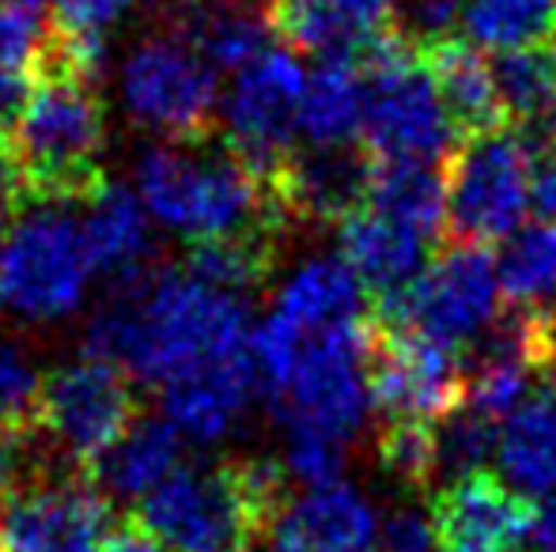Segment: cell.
<instances>
[{
    "label": "cell",
    "instance_id": "1",
    "mask_svg": "<svg viewBox=\"0 0 556 552\" xmlns=\"http://www.w3.org/2000/svg\"><path fill=\"white\" fill-rule=\"evenodd\" d=\"M250 299L190 266L122 280L88 325V356L129 378L167 386L208 363L250 352Z\"/></svg>",
    "mask_w": 556,
    "mask_h": 552
},
{
    "label": "cell",
    "instance_id": "2",
    "mask_svg": "<svg viewBox=\"0 0 556 552\" xmlns=\"http://www.w3.org/2000/svg\"><path fill=\"white\" fill-rule=\"evenodd\" d=\"M137 197L155 228L190 239V246L277 239L288 223L273 178L205 140L148 147L137 163Z\"/></svg>",
    "mask_w": 556,
    "mask_h": 552
},
{
    "label": "cell",
    "instance_id": "3",
    "mask_svg": "<svg viewBox=\"0 0 556 552\" xmlns=\"http://www.w3.org/2000/svg\"><path fill=\"white\" fill-rule=\"evenodd\" d=\"M12 147L23 175V201H88L103 185L106 152V111L96 80L46 57L12 126Z\"/></svg>",
    "mask_w": 556,
    "mask_h": 552
},
{
    "label": "cell",
    "instance_id": "4",
    "mask_svg": "<svg viewBox=\"0 0 556 552\" xmlns=\"http://www.w3.org/2000/svg\"><path fill=\"white\" fill-rule=\"evenodd\" d=\"M285 496L280 462L178 465L137 503V526L163 552H250Z\"/></svg>",
    "mask_w": 556,
    "mask_h": 552
},
{
    "label": "cell",
    "instance_id": "5",
    "mask_svg": "<svg viewBox=\"0 0 556 552\" xmlns=\"http://www.w3.org/2000/svg\"><path fill=\"white\" fill-rule=\"evenodd\" d=\"M364 68V140L371 163H440L458 147V126L413 35H382L359 53Z\"/></svg>",
    "mask_w": 556,
    "mask_h": 552
},
{
    "label": "cell",
    "instance_id": "6",
    "mask_svg": "<svg viewBox=\"0 0 556 552\" xmlns=\"http://www.w3.org/2000/svg\"><path fill=\"white\" fill-rule=\"evenodd\" d=\"M96 261L68 205H35L0 246V299L27 322H58L80 310Z\"/></svg>",
    "mask_w": 556,
    "mask_h": 552
},
{
    "label": "cell",
    "instance_id": "7",
    "mask_svg": "<svg viewBox=\"0 0 556 552\" xmlns=\"http://www.w3.org/2000/svg\"><path fill=\"white\" fill-rule=\"evenodd\" d=\"M122 106L140 129L170 144L205 140L220 114V80L201 50L175 27L148 35L125 53L117 76Z\"/></svg>",
    "mask_w": 556,
    "mask_h": 552
},
{
    "label": "cell",
    "instance_id": "8",
    "mask_svg": "<svg viewBox=\"0 0 556 552\" xmlns=\"http://www.w3.org/2000/svg\"><path fill=\"white\" fill-rule=\"evenodd\" d=\"M534 147L527 133L492 129L462 137L446 167V228L458 243L484 246L522 228L530 208Z\"/></svg>",
    "mask_w": 556,
    "mask_h": 552
},
{
    "label": "cell",
    "instance_id": "9",
    "mask_svg": "<svg viewBox=\"0 0 556 552\" xmlns=\"http://www.w3.org/2000/svg\"><path fill=\"white\" fill-rule=\"evenodd\" d=\"M496 258L484 246L454 243L394 299L379 303L382 325L409 330L446 348H466L496 318Z\"/></svg>",
    "mask_w": 556,
    "mask_h": 552
},
{
    "label": "cell",
    "instance_id": "10",
    "mask_svg": "<svg viewBox=\"0 0 556 552\" xmlns=\"http://www.w3.org/2000/svg\"><path fill=\"white\" fill-rule=\"evenodd\" d=\"M137 420V398L125 371L99 356H80L42 378L35 427L65 462L96 465Z\"/></svg>",
    "mask_w": 556,
    "mask_h": 552
},
{
    "label": "cell",
    "instance_id": "11",
    "mask_svg": "<svg viewBox=\"0 0 556 552\" xmlns=\"http://www.w3.org/2000/svg\"><path fill=\"white\" fill-rule=\"evenodd\" d=\"M303 95H307V73L300 57L285 46L262 50L235 73L231 88L220 99L224 147L273 178L292 159Z\"/></svg>",
    "mask_w": 556,
    "mask_h": 552
},
{
    "label": "cell",
    "instance_id": "12",
    "mask_svg": "<svg viewBox=\"0 0 556 552\" xmlns=\"http://www.w3.org/2000/svg\"><path fill=\"white\" fill-rule=\"evenodd\" d=\"M466 401V363L458 348L409 330L375 325L371 406L387 420L440 424Z\"/></svg>",
    "mask_w": 556,
    "mask_h": 552
},
{
    "label": "cell",
    "instance_id": "13",
    "mask_svg": "<svg viewBox=\"0 0 556 552\" xmlns=\"http://www.w3.org/2000/svg\"><path fill=\"white\" fill-rule=\"evenodd\" d=\"M114 534L111 500L96 480H35L0 508V552H103Z\"/></svg>",
    "mask_w": 556,
    "mask_h": 552
},
{
    "label": "cell",
    "instance_id": "14",
    "mask_svg": "<svg viewBox=\"0 0 556 552\" xmlns=\"http://www.w3.org/2000/svg\"><path fill=\"white\" fill-rule=\"evenodd\" d=\"M443 552H515L534 534V508L492 473H469L432 500Z\"/></svg>",
    "mask_w": 556,
    "mask_h": 552
},
{
    "label": "cell",
    "instance_id": "15",
    "mask_svg": "<svg viewBox=\"0 0 556 552\" xmlns=\"http://www.w3.org/2000/svg\"><path fill=\"white\" fill-rule=\"evenodd\" d=\"M163 390V420L175 427L182 439L213 447L224 442L235 427L247 420L254 398L262 394L254 360L235 356V360L208 363L190 375H178Z\"/></svg>",
    "mask_w": 556,
    "mask_h": 552
},
{
    "label": "cell",
    "instance_id": "16",
    "mask_svg": "<svg viewBox=\"0 0 556 552\" xmlns=\"http://www.w3.org/2000/svg\"><path fill=\"white\" fill-rule=\"evenodd\" d=\"M397 0H273L269 20L285 42L323 57H359L390 35Z\"/></svg>",
    "mask_w": 556,
    "mask_h": 552
},
{
    "label": "cell",
    "instance_id": "17",
    "mask_svg": "<svg viewBox=\"0 0 556 552\" xmlns=\"http://www.w3.org/2000/svg\"><path fill=\"white\" fill-rule=\"evenodd\" d=\"M337 235H341V261L367 292L379 295V303L394 299L428 269V239L367 205L344 216L337 223Z\"/></svg>",
    "mask_w": 556,
    "mask_h": 552
},
{
    "label": "cell",
    "instance_id": "18",
    "mask_svg": "<svg viewBox=\"0 0 556 552\" xmlns=\"http://www.w3.org/2000/svg\"><path fill=\"white\" fill-rule=\"evenodd\" d=\"M269 318L300 333L364 322V284L341 258H307L277 287Z\"/></svg>",
    "mask_w": 556,
    "mask_h": 552
},
{
    "label": "cell",
    "instance_id": "19",
    "mask_svg": "<svg viewBox=\"0 0 556 552\" xmlns=\"http://www.w3.org/2000/svg\"><path fill=\"white\" fill-rule=\"evenodd\" d=\"M420 53H425L428 73H432L446 114H451L462 137L504 129L507 111L500 103L496 73H492V65L481 57V50L473 42L446 35L425 42Z\"/></svg>",
    "mask_w": 556,
    "mask_h": 552
},
{
    "label": "cell",
    "instance_id": "20",
    "mask_svg": "<svg viewBox=\"0 0 556 552\" xmlns=\"http://www.w3.org/2000/svg\"><path fill=\"white\" fill-rule=\"evenodd\" d=\"M84 239H88V254L96 261V273L122 280H132L148 273V258H152V216L140 205L137 190L129 185L103 182L88 197L84 208Z\"/></svg>",
    "mask_w": 556,
    "mask_h": 552
},
{
    "label": "cell",
    "instance_id": "21",
    "mask_svg": "<svg viewBox=\"0 0 556 552\" xmlns=\"http://www.w3.org/2000/svg\"><path fill=\"white\" fill-rule=\"evenodd\" d=\"M170 27L190 38L216 73L224 68L239 73L257 53L269 50V35H277L269 8H257L250 0H178Z\"/></svg>",
    "mask_w": 556,
    "mask_h": 552
},
{
    "label": "cell",
    "instance_id": "22",
    "mask_svg": "<svg viewBox=\"0 0 556 552\" xmlns=\"http://www.w3.org/2000/svg\"><path fill=\"white\" fill-rule=\"evenodd\" d=\"M182 435L155 416H137L129 432L99 458L96 485L106 500H144L182 465Z\"/></svg>",
    "mask_w": 556,
    "mask_h": 552
},
{
    "label": "cell",
    "instance_id": "23",
    "mask_svg": "<svg viewBox=\"0 0 556 552\" xmlns=\"http://www.w3.org/2000/svg\"><path fill=\"white\" fill-rule=\"evenodd\" d=\"M496 462L515 492H556V375L545 378L507 416L496 442Z\"/></svg>",
    "mask_w": 556,
    "mask_h": 552
},
{
    "label": "cell",
    "instance_id": "24",
    "mask_svg": "<svg viewBox=\"0 0 556 552\" xmlns=\"http://www.w3.org/2000/svg\"><path fill=\"white\" fill-rule=\"evenodd\" d=\"M364 126V68L359 57H323L307 76L300 111V137L311 152H341Z\"/></svg>",
    "mask_w": 556,
    "mask_h": 552
},
{
    "label": "cell",
    "instance_id": "25",
    "mask_svg": "<svg viewBox=\"0 0 556 552\" xmlns=\"http://www.w3.org/2000/svg\"><path fill=\"white\" fill-rule=\"evenodd\" d=\"M364 205L432 243L446 223V175L435 163H371Z\"/></svg>",
    "mask_w": 556,
    "mask_h": 552
},
{
    "label": "cell",
    "instance_id": "26",
    "mask_svg": "<svg viewBox=\"0 0 556 552\" xmlns=\"http://www.w3.org/2000/svg\"><path fill=\"white\" fill-rule=\"evenodd\" d=\"M496 280L511 310H556V223L534 220L511 231L496 254Z\"/></svg>",
    "mask_w": 556,
    "mask_h": 552
},
{
    "label": "cell",
    "instance_id": "27",
    "mask_svg": "<svg viewBox=\"0 0 556 552\" xmlns=\"http://www.w3.org/2000/svg\"><path fill=\"white\" fill-rule=\"evenodd\" d=\"M500 103L530 129L549 126L556 137V35L492 61Z\"/></svg>",
    "mask_w": 556,
    "mask_h": 552
},
{
    "label": "cell",
    "instance_id": "28",
    "mask_svg": "<svg viewBox=\"0 0 556 552\" xmlns=\"http://www.w3.org/2000/svg\"><path fill=\"white\" fill-rule=\"evenodd\" d=\"M462 27L473 46L511 53L556 35V0H466Z\"/></svg>",
    "mask_w": 556,
    "mask_h": 552
},
{
    "label": "cell",
    "instance_id": "29",
    "mask_svg": "<svg viewBox=\"0 0 556 552\" xmlns=\"http://www.w3.org/2000/svg\"><path fill=\"white\" fill-rule=\"evenodd\" d=\"M379 462L390 477L402 485L420 488L440 473V442H435V424L420 420H387L379 435Z\"/></svg>",
    "mask_w": 556,
    "mask_h": 552
},
{
    "label": "cell",
    "instance_id": "30",
    "mask_svg": "<svg viewBox=\"0 0 556 552\" xmlns=\"http://www.w3.org/2000/svg\"><path fill=\"white\" fill-rule=\"evenodd\" d=\"M50 50L53 35L35 0H0V73L35 76Z\"/></svg>",
    "mask_w": 556,
    "mask_h": 552
},
{
    "label": "cell",
    "instance_id": "31",
    "mask_svg": "<svg viewBox=\"0 0 556 552\" xmlns=\"http://www.w3.org/2000/svg\"><path fill=\"white\" fill-rule=\"evenodd\" d=\"M435 442H440V473L446 477L454 473V480H458L469 473H481V465L496 454L500 432L492 420L458 409L435 424Z\"/></svg>",
    "mask_w": 556,
    "mask_h": 552
},
{
    "label": "cell",
    "instance_id": "32",
    "mask_svg": "<svg viewBox=\"0 0 556 552\" xmlns=\"http://www.w3.org/2000/svg\"><path fill=\"white\" fill-rule=\"evenodd\" d=\"M42 378L35 360L15 341H0V427L35 424V406Z\"/></svg>",
    "mask_w": 556,
    "mask_h": 552
},
{
    "label": "cell",
    "instance_id": "33",
    "mask_svg": "<svg viewBox=\"0 0 556 552\" xmlns=\"http://www.w3.org/2000/svg\"><path fill=\"white\" fill-rule=\"evenodd\" d=\"M132 4L137 0H53V27L65 38H103Z\"/></svg>",
    "mask_w": 556,
    "mask_h": 552
},
{
    "label": "cell",
    "instance_id": "34",
    "mask_svg": "<svg viewBox=\"0 0 556 552\" xmlns=\"http://www.w3.org/2000/svg\"><path fill=\"white\" fill-rule=\"evenodd\" d=\"M382 549L387 552H440L432 511L425 508H397L382 523Z\"/></svg>",
    "mask_w": 556,
    "mask_h": 552
},
{
    "label": "cell",
    "instance_id": "35",
    "mask_svg": "<svg viewBox=\"0 0 556 552\" xmlns=\"http://www.w3.org/2000/svg\"><path fill=\"white\" fill-rule=\"evenodd\" d=\"M534 178H530V205L542 220L556 223V137L534 147Z\"/></svg>",
    "mask_w": 556,
    "mask_h": 552
},
{
    "label": "cell",
    "instance_id": "36",
    "mask_svg": "<svg viewBox=\"0 0 556 552\" xmlns=\"http://www.w3.org/2000/svg\"><path fill=\"white\" fill-rule=\"evenodd\" d=\"M27 473V435L23 427H0V496H12Z\"/></svg>",
    "mask_w": 556,
    "mask_h": 552
},
{
    "label": "cell",
    "instance_id": "37",
    "mask_svg": "<svg viewBox=\"0 0 556 552\" xmlns=\"http://www.w3.org/2000/svg\"><path fill=\"white\" fill-rule=\"evenodd\" d=\"M35 76H15V73H0V133L15 126L23 103H27V91Z\"/></svg>",
    "mask_w": 556,
    "mask_h": 552
},
{
    "label": "cell",
    "instance_id": "38",
    "mask_svg": "<svg viewBox=\"0 0 556 552\" xmlns=\"http://www.w3.org/2000/svg\"><path fill=\"white\" fill-rule=\"evenodd\" d=\"M23 201V175H20V159H15L12 137L0 133V213L8 205H20Z\"/></svg>",
    "mask_w": 556,
    "mask_h": 552
},
{
    "label": "cell",
    "instance_id": "39",
    "mask_svg": "<svg viewBox=\"0 0 556 552\" xmlns=\"http://www.w3.org/2000/svg\"><path fill=\"white\" fill-rule=\"evenodd\" d=\"M542 552H556V492L545 496V503L534 511V534H530Z\"/></svg>",
    "mask_w": 556,
    "mask_h": 552
},
{
    "label": "cell",
    "instance_id": "40",
    "mask_svg": "<svg viewBox=\"0 0 556 552\" xmlns=\"http://www.w3.org/2000/svg\"><path fill=\"white\" fill-rule=\"evenodd\" d=\"M103 552H163V549L137 526V530H117L114 538L106 541Z\"/></svg>",
    "mask_w": 556,
    "mask_h": 552
},
{
    "label": "cell",
    "instance_id": "41",
    "mask_svg": "<svg viewBox=\"0 0 556 552\" xmlns=\"http://www.w3.org/2000/svg\"><path fill=\"white\" fill-rule=\"evenodd\" d=\"M0 246H4V228H0Z\"/></svg>",
    "mask_w": 556,
    "mask_h": 552
},
{
    "label": "cell",
    "instance_id": "42",
    "mask_svg": "<svg viewBox=\"0 0 556 552\" xmlns=\"http://www.w3.org/2000/svg\"><path fill=\"white\" fill-rule=\"evenodd\" d=\"M440 552H443V549H440Z\"/></svg>",
    "mask_w": 556,
    "mask_h": 552
}]
</instances>
